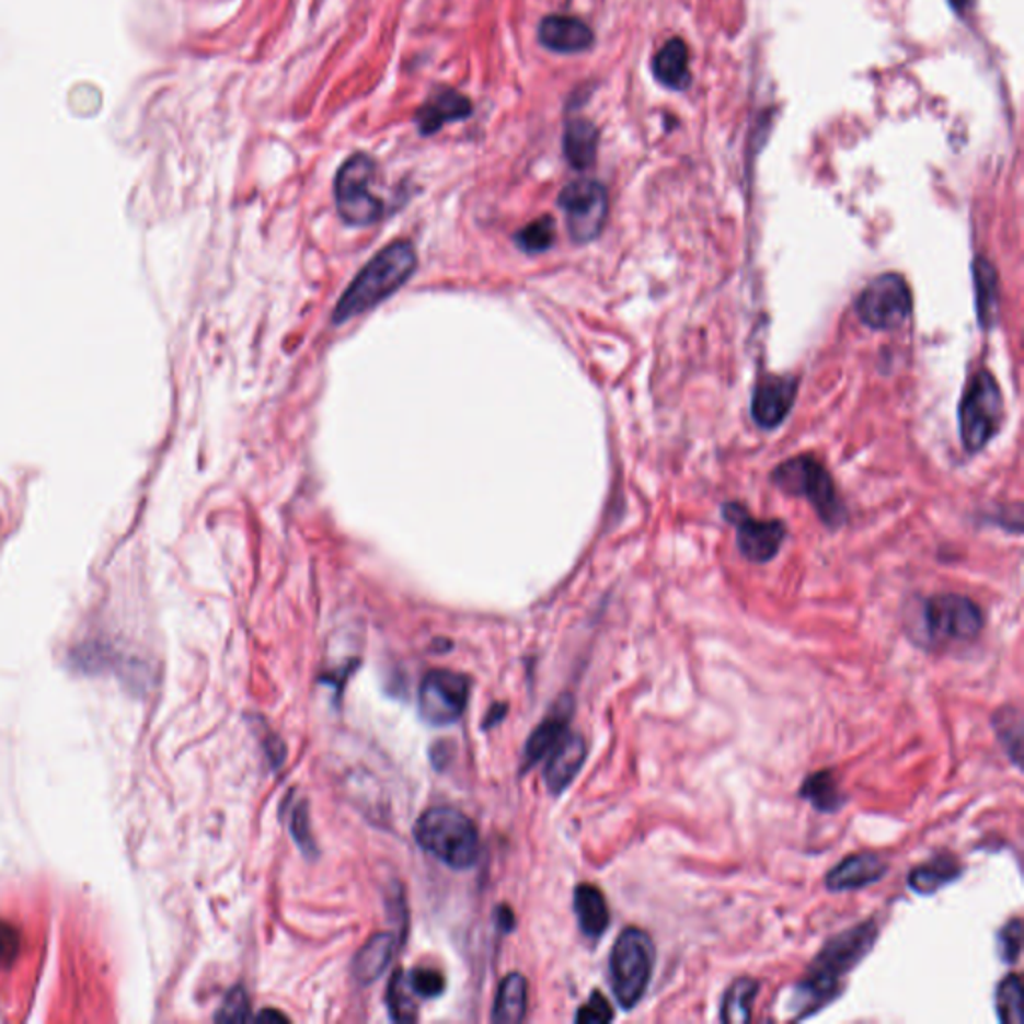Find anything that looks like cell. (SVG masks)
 I'll return each mask as SVG.
<instances>
[{
  "label": "cell",
  "instance_id": "6da1fadb",
  "mask_svg": "<svg viewBox=\"0 0 1024 1024\" xmlns=\"http://www.w3.org/2000/svg\"><path fill=\"white\" fill-rule=\"evenodd\" d=\"M876 939L878 927L873 919L829 939L810 963L805 978L794 985L789 1002V1009L793 1011L791 1019H808L835 1001L842 990V978L861 965L864 956L873 951Z\"/></svg>",
  "mask_w": 1024,
  "mask_h": 1024
},
{
  "label": "cell",
  "instance_id": "7a4b0ae2",
  "mask_svg": "<svg viewBox=\"0 0 1024 1024\" xmlns=\"http://www.w3.org/2000/svg\"><path fill=\"white\" fill-rule=\"evenodd\" d=\"M415 246L409 241H396L372 256L355 280L348 285L334 307L333 323L341 324L358 314L372 311L380 302L392 297L416 271Z\"/></svg>",
  "mask_w": 1024,
  "mask_h": 1024
},
{
  "label": "cell",
  "instance_id": "3957f363",
  "mask_svg": "<svg viewBox=\"0 0 1024 1024\" xmlns=\"http://www.w3.org/2000/svg\"><path fill=\"white\" fill-rule=\"evenodd\" d=\"M415 839L452 868H471L479 859V832L469 817L450 806H433L416 820Z\"/></svg>",
  "mask_w": 1024,
  "mask_h": 1024
},
{
  "label": "cell",
  "instance_id": "277c9868",
  "mask_svg": "<svg viewBox=\"0 0 1024 1024\" xmlns=\"http://www.w3.org/2000/svg\"><path fill=\"white\" fill-rule=\"evenodd\" d=\"M655 943L648 932L629 927L610 951V987L624 1011L645 999L655 973Z\"/></svg>",
  "mask_w": 1024,
  "mask_h": 1024
},
{
  "label": "cell",
  "instance_id": "5b68a950",
  "mask_svg": "<svg viewBox=\"0 0 1024 1024\" xmlns=\"http://www.w3.org/2000/svg\"><path fill=\"white\" fill-rule=\"evenodd\" d=\"M377 162L365 152L348 157L334 176V200L341 219L350 227H370L384 217V203L372 193Z\"/></svg>",
  "mask_w": 1024,
  "mask_h": 1024
},
{
  "label": "cell",
  "instance_id": "8992f818",
  "mask_svg": "<svg viewBox=\"0 0 1024 1024\" xmlns=\"http://www.w3.org/2000/svg\"><path fill=\"white\" fill-rule=\"evenodd\" d=\"M922 634L932 645L975 643L985 629V614L975 600L963 595H936L924 602Z\"/></svg>",
  "mask_w": 1024,
  "mask_h": 1024
},
{
  "label": "cell",
  "instance_id": "52a82bcc",
  "mask_svg": "<svg viewBox=\"0 0 1024 1024\" xmlns=\"http://www.w3.org/2000/svg\"><path fill=\"white\" fill-rule=\"evenodd\" d=\"M960 438L965 449L978 452L999 433L1004 418V401L997 379L980 370L968 382L960 411Z\"/></svg>",
  "mask_w": 1024,
  "mask_h": 1024
},
{
  "label": "cell",
  "instance_id": "ba28073f",
  "mask_svg": "<svg viewBox=\"0 0 1024 1024\" xmlns=\"http://www.w3.org/2000/svg\"><path fill=\"white\" fill-rule=\"evenodd\" d=\"M772 481L789 495L805 496L817 510L818 517L829 527H837L842 522L844 508L840 505L835 483L829 471L815 459L796 457L783 462L772 474Z\"/></svg>",
  "mask_w": 1024,
  "mask_h": 1024
},
{
  "label": "cell",
  "instance_id": "9c48e42d",
  "mask_svg": "<svg viewBox=\"0 0 1024 1024\" xmlns=\"http://www.w3.org/2000/svg\"><path fill=\"white\" fill-rule=\"evenodd\" d=\"M859 319L875 331H890L905 323L912 312V297L907 280L886 273L871 280L856 300Z\"/></svg>",
  "mask_w": 1024,
  "mask_h": 1024
},
{
  "label": "cell",
  "instance_id": "30bf717a",
  "mask_svg": "<svg viewBox=\"0 0 1024 1024\" xmlns=\"http://www.w3.org/2000/svg\"><path fill=\"white\" fill-rule=\"evenodd\" d=\"M559 207L564 210L571 239L585 244L595 241L605 229L609 217V195L597 181L580 179L564 186L559 195Z\"/></svg>",
  "mask_w": 1024,
  "mask_h": 1024
},
{
  "label": "cell",
  "instance_id": "8fae6325",
  "mask_svg": "<svg viewBox=\"0 0 1024 1024\" xmlns=\"http://www.w3.org/2000/svg\"><path fill=\"white\" fill-rule=\"evenodd\" d=\"M471 694V682L459 672L430 670L421 682L418 711L428 725H452L461 718Z\"/></svg>",
  "mask_w": 1024,
  "mask_h": 1024
},
{
  "label": "cell",
  "instance_id": "7c38bea8",
  "mask_svg": "<svg viewBox=\"0 0 1024 1024\" xmlns=\"http://www.w3.org/2000/svg\"><path fill=\"white\" fill-rule=\"evenodd\" d=\"M725 517L728 522L737 525L738 551L752 563H769L783 546L784 525L781 520H757L748 517L747 510L740 505H726Z\"/></svg>",
  "mask_w": 1024,
  "mask_h": 1024
},
{
  "label": "cell",
  "instance_id": "4fadbf2b",
  "mask_svg": "<svg viewBox=\"0 0 1024 1024\" xmlns=\"http://www.w3.org/2000/svg\"><path fill=\"white\" fill-rule=\"evenodd\" d=\"M472 116V103L464 94L438 87L425 103L416 108L415 123L423 137H433L449 123H461Z\"/></svg>",
  "mask_w": 1024,
  "mask_h": 1024
},
{
  "label": "cell",
  "instance_id": "5bb4252c",
  "mask_svg": "<svg viewBox=\"0 0 1024 1024\" xmlns=\"http://www.w3.org/2000/svg\"><path fill=\"white\" fill-rule=\"evenodd\" d=\"M798 382L789 377H764L752 394V418L762 428L781 425L793 409Z\"/></svg>",
  "mask_w": 1024,
  "mask_h": 1024
},
{
  "label": "cell",
  "instance_id": "9a60e30c",
  "mask_svg": "<svg viewBox=\"0 0 1024 1024\" xmlns=\"http://www.w3.org/2000/svg\"><path fill=\"white\" fill-rule=\"evenodd\" d=\"M888 873V864L875 852H854L842 859L825 878L830 893H852L876 885Z\"/></svg>",
  "mask_w": 1024,
  "mask_h": 1024
},
{
  "label": "cell",
  "instance_id": "2e32d148",
  "mask_svg": "<svg viewBox=\"0 0 1024 1024\" xmlns=\"http://www.w3.org/2000/svg\"><path fill=\"white\" fill-rule=\"evenodd\" d=\"M539 43L553 53L576 55L595 45V33L585 21L576 16L549 14L539 24Z\"/></svg>",
  "mask_w": 1024,
  "mask_h": 1024
},
{
  "label": "cell",
  "instance_id": "e0dca14e",
  "mask_svg": "<svg viewBox=\"0 0 1024 1024\" xmlns=\"http://www.w3.org/2000/svg\"><path fill=\"white\" fill-rule=\"evenodd\" d=\"M587 760V743L580 735L566 733L559 745L549 752V762L544 769V783L549 791L561 794L575 781L576 774Z\"/></svg>",
  "mask_w": 1024,
  "mask_h": 1024
},
{
  "label": "cell",
  "instance_id": "ac0fdd59",
  "mask_svg": "<svg viewBox=\"0 0 1024 1024\" xmlns=\"http://www.w3.org/2000/svg\"><path fill=\"white\" fill-rule=\"evenodd\" d=\"M571 714H573V699L563 697L561 701L554 704L553 713L549 714L541 725L532 730V735L527 740V747H525V762H522L525 771H529L532 764H537L544 757H549V752L568 733Z\"/></svg>",
  "mask_w": 1024,
  "mask_h": 1024
},
{
  "label": "cell",
  "instance_id": "d6986e66",
  "mask_svg": "<svg viewBox=\"0 0 1024 1024\" xmlns=\"http://www.w3.org/2000/svg\"><path fill=\"white\" fill-rule=\"evenodd\" d=\"M599 128L588 118H571L564 127L563 150L568 164L576 171H587L595 161L599 152Z\"/></svg>",
  "mask_w": 1024,
  "mask_h": 1024
},
{
  "label": "cell",
  "instance_id": "ffe728a7",
  "mask_svg": "<svg viewBox=\"0 0 1024 1024\" xmlns=\"http://www.w3.org/2000/svg\"><path fill=\"white\" fill-rule=\"evenodd\" d=\"M653 72L656 81L672 91H682L691 82L689 70V47L682 38H670L653 58Z\"/></svg>",
  "mask_w": 1024,
  "mask_h": 1024
},
{
  "label": "cell",
  "instance_id": "44dd1931",
  "mask_svg": "<svg viewBox=\"0 0 1024 1024\" xmlns=\"http://www.w3.org/2000/svg\"><path fill=\"white\" fill-rule=\"evenodd\" d=\"M575 914L580 931L588 939H599L609 929L610 912L607 898L599 886L580 885L575 890Z\"/></svg>",
  "mask_w": 1024,
  "mask_h": 1024
},
{
  "label": "cell",
  "instance_id": "7402d4cb",
  "mask_svg": "<svg viewBox=\"0 0 1024 1024\" xmlns=\"http://www.w3.org/2000/svg\"><path fill=\"white\" fill-rule=\"evenodd\" d=\"M394 944L396 941L391 932H379L360 948L353 965V973L360 985H372L377 978L382 977L394 956Z\"/></svg>",
  "mask_w": 1024,
  "mask_h": 1024
},
{
  "label": "cell",
  "instance_id": "603a6c76",
  "mask_svg": "<svg viewBox=\"0 0 1024 1024\" xmlns=\"http://www.w3.org/2000/svg\"><path fill=\"white\" fill-rule=\"evenodd\" d=\"M960 875H963V866L956 863L951 854H941L929 863L917 866L914 871H910L909 886L919 895H934L943 886L955 883Z\"/></svg>",
  "mask_w": 1024,
  "mask_h": 1024
},
{
  "label": "cell",
  "instance_id": "cb8c5ba5",
  "mask_svg": "<svg viewBox=\"0 0 1024 1024\" xmlns=\"http://www.w3.org/2000/svg\"><path fill=\"white\" fill-rule=\"evenodd\" d=\"M527 980L522 975H508L496 992L495 1009H493V1023L515 1024L525 1021L527 1016V999H529Z\"/></svg>",
  "mask_w": 1024,
  "mask_h": 1024
},
{
  "label": "cell",
  "instance_id": "d4e9b609",
  "mask_svg": "<svg viewBox=\"0 0 1024 1024\" xmlns=\"http://www.w3.org/2000/svg\"><path fill=\"white\" fill-rule=\"evenodd\" d=\"M798 796H803L810 805L817 808L818 813H839L842 806L847 805V796L840 791L839 783L835 779L832 771H818L808 774L805 783L798 791Z\"/></svg>",
  "mask_w": 1024,
  "mask_h": 1024
},
{
  "label": "cell",
  "instance_id": "484cf974",
  "mask_svg": "<svg viewBox=\"0 0 1024 1024\" xmlns=\"http://www.w3.org/2000/svg\"><path fill=\"white\" fill-rule=\"evenodd\" d=\"M759 980L750 977H740L726 989L725 999L721 1004V1021L723 1023L743 1024L752 1016V1002L759 994Z\"/></svg>",
  "mask_w": 1024,
  "mask_h": 1024
},
{
  "label": "cell",
  "instance_id": "4316f807",
  "mask_svg": "<svg viewBox=\"0 0 1024 1024\" xmlns=\"http://www.w3.org/2000/svg\"><path fill=\"white\" fill-rule=\"evenodd\" d=\"M997 271L987 258L975 261V288H977L978 319L982 326L994 323L997 302H999V283Z\"/></svg>",
  "mask_w": 1024,
  "mask_h": 1024
},
{
  "label": "cell",
  "instance_id": "83f0119b",
  "mask_svg": "<svg viewBox=\"0 0 1024 1024\" xmlns=\"http://www.w3.org/2000/svg\"><path fill=\"white\" fill-rule=\"evenodd\" d=\"M992 726L994 733L1006 750L1011 755L1014 764L1021 767V750H1023V716L1016 706H1002L999 713L992 716Z\"/></svg>",
  "mask_w": 1024,
  "mask_h": 1024
},
{
  "label": "cell",
  "instance_id": "f1b7e54d",
  "mask_svg": "<svg viewBox=\"0 0 1024 1024\" xmlns=\"http://www.w3.org/2000/svg\"><path fill=\"white\" fill-rule=\"evenodd\" d=\"M997 1013L1001 1023L1021 1024L1023 1023V980L1019 975H1006L1002 978L1001 985L997 987Z\"/></svg>",
  "mask_w": 1024,
  "mask_h": 1024
},
{
  "label": "cell",
  "instance_id": "f546056e",
  "mask_svg": "<svg viewBox=\"0 0 1024 1024\" xmlns=\"http://www.w3.org/2000/svg\"><path fill=\"white\" fill-rule=\"evenodd\" d=\"M554 239H556V231H554V219L544 215L541 219L532 220L529 222L525 229H520L515 237L520 251L525 253L537 254L544 253L553 246Z\"/></svg>",
  "mask_w": 1024,
  "mask_h": 1024
},
{
  "label": "cell",
  "instance_id": "4dcf8cb0",
  "mask_svg": "<svg viewBox=\"0 0 1024 1024\" xmlns=\"http://www.w3.org/2000/svg\"><path fill=\"white\" fill-rule=\"evenodd\" d=\"M413 994H415V992L409 987L403 970H396L394 977H392L391 985H389V994H387L389 1011H391V1016L394 1021H399V1023L416 1021L418 1013H416V1002L415 999H413Z\"/></svg>",
  "mask_w": 1024,
  "mask_h": 1024
},
{
  "label": "cell",
  "instance_id": "1f68e13d",
  "mask_svg": "<svg viewBox=\"0 0 1024 1024\" xmlns=\"http://www.w3.org/2000/svg\"><path fill=\"white\" fill-rule=\"evenodd\" d=\"M406 982L415 994L425 999H435L445 990V978L435 968H415L409 973Z\"/></svg>",
  "mask_w": 1024,
  "mask_h": 1024
},
{
  "label": "cell",
  "instance_id": "d6a6232c",
  "mask_svg": "<svg viewBox=\"0 0 1024 1024\" xmlns=\"http://www.w3.org/2000/svg\"><path fill=\"white\" fill-rule=\"evenodd\" d=\"M251 1016V1002L242 987L232 989L227 999L220 1004V1011L217 1013L219 1023H244Z\"/></svg>",
  "mask_w": 1024,
  "mask_h": 1024
},
{
  "label": "cell",
  "instance_id": "836d02e7",
  "mask_svg": "<svg viewBox=\"0 0 1024 1024\" xmlns=\"http://www.w3.org/2000/svg\"><path fill=\"white\" fill-rule=\"evenodd\" d=\"M614 1019V1011L610 1006V1002L607 1001V997L600 992V990H595L580 1009L576 1013L575 1021L576 1023H610Z\"/></svg>",
  "mask_w": 1024,
  "mask_h": 1024
},
{
  "label": "cell",
  "instance_id": "e575fe53",
  "mask_svg": "<svg viewBox=\"0 0 1024 1024\" xmlns=\"http://www.w3.org/2000/svg\"><path fill=\"white\" fill-rule=\"evenodd\" d=\"M1021 944H1023V922L1021 919H1013L1002 927L1001 934H999L1002 963L1014 965L1021 956Z\"/></svg>",
  "mask_w": 1024,
  "mask_h": 1024
},
{
  "label": "cell",
  "instance_id": "d590c367",
  "mask_svg": "<svg viewBox=\"0 0 1024 1024\" xmlns=\"http://www.w3.org/2000/svg\"><path fill=\"white\" fill-rule=\"evenodd\" d=\"M21 932L11 922L0 921V968L11 967L21 953Z\"/></svg>",
  "mask_w": 1024,
  "mask_h": 1024
},
{
  "label": "cell",
  "instance_id": "8d00e7d4",
  "mask_svg": "<svg viewBox=\"0 0 1024 1024\" xmlns=\"http://www.w3.org/2000/svg\"><path fill=\"white\" fill-rule=\"evenodd\" d=\"M290 830H292V837L299 842L300 849L302 851H311L312 847V837H311V822H309V815H307V805L297 806L295 813H292V820H290Z\"/></svg>",
  "mask_w": 1024,
  "mask_h": 1024
},
{
  "label": "cell",
  "instance_id": "74e56055",
  "mask_svg": "<svg viewBox=\"0 0 1024 1024\" xmlns=\"http://www.w3.org/2000/svg\"><path fill=\"white\" fill-rule=\"evenodd\" d=\"M496 919H498V927L505 929V931H510L513 924H515V917H513V912L508 909H498Z\"/></svg>",
  "mask_w": 1024,
  "mask_h": 1024
},
{
  "label": "cell",
  "instance_id": "f35d334b",
  "mask_svg": "<svg viewBox=\"0 0 1024 1024\" xmlns=\"http://www.w3.org/2000/svg\"><path fill=\"white\" fill-rule=\"evenodd\" d=\"M258 1021H277V1023H280V1021H287V1016L277 1013V1011H265V1013L258 1014Z\"/></svg>",
  "mask_w": 1024,
  "mask_h": 1024
},
{
  "label": "cell",
  "instance_id": "ab89813d",
  "mask_svg": "<svg viewBox=\"0 0 1024 1024\" xmlns=\"http://www.w3.org/2000/svg\"><path fill=\"white\" fill-rule=\"evenodd\" d=\"M948 4H951L956 12H965L967 11L968 4H970V0H948Z\"/></svg>",
  "mask_w": 1024,
  "mask_h": 1024
}]
</instances>
